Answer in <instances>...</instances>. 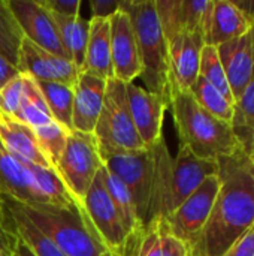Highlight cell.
Returning <instances> with one entry per match:
<instances>
[{
	"instance_id": "cell-1",
	"label": "cell",
	"mask_w": 254,
	"mask_h": 256,
	"mask_svg": "<svg viewBox=\"0 0 254 256\" xmlns=\"http://www.w3.org/2000/svg\"><path fill=\"white\" fill-rule=\"evenodd\" d=\"M220 190L190 256H225L254 225V170L244 152L219 160Z\"/></svg>"
},
{
	"instance_id": "cell-2",
	"label": "cell",
	"mask_w": 254,
	"mask_h": 256,
	"mask_svg": "<svg viewBox=\"0 0 254 256\" xmlns=\"http://www.w3.org/2000/svg\"><path fill=\"white\" fill-rule=\"evenodd\" d=\"M103 164L127 188L144 231L169 214L172 158L163 138L151 147L112 156Z\"/></svg>"
},
{
	"instance_id": "cell-3",
	"label": "cell",
	"mask_w": 254,
	"mask_h": 256,
	"mask_svg": "<svg viewBox=\"0 0 254 256\" xmlns=\"http://www.w3.org/2000/svg\"><path fill=\"white\" fill-rule=\"evenodd\" d=\"M169 110L180 146L190 150L196 158L219 162L243 150L234 128L204 110L190 92L172 90L169 93Z\"/></svg>"
},
{
	"instance_id": "cell-4",
	"label": "cell",
	"mask_w": 254,
	"mask_h": 256,
	"mask_svg": "<svg viewBox=\"0 0 254 256\" xmlns=\"http://www.w3.org/2000/svg\"><path fill=\"white\" fill-rule=\"evenodd\" d=\"M12 201L16 208L48 236L66 256H118L111 254L97 240L81 206L61 207Z\"/></svg>"
},
{
	"instance_id": "cell-5",
	"label": "cell",
	"mask_w": 254,
	"mask_h": 256,
	"mask_svg": "<svg viewBox=\"0 0 254 256\" xmlns=\"http://www.w3.org/2000/svg\"><path fill=\"white\" fill-rule=\"evenodd\" d=\"M120 8L127 12L138 42L147 90L169 102V48L163 34L154 0H121Z\"/></svg>"
},
{
	"instance_id": "cell-6",
	"label": "cell",
	"mask_w": 254,
	"mask_h": 256,
	"mask_svg": "<svg viewBox=\"0 0 254 256\" xmlns=\"http://www.w3.org/2000/svg\"><path fill=\"white\" fill-rule=\"evenodd\" d=\"M0 194L22 204L79 206L55 171L10 154L0 144Z\"/></svg>"
},
{
	"instance_id": "cell-7",
	"label": "cell",
	"mask_w": 254,
	"mask_h": 256,
	"mask_svg": "<svg viewBox=\"0 0 254 256\" xmlns=\"http://www.w3.org/2000/svg\"><path fill=\"white\" fill-rule=\"evenodd\" d=\"M93 135L103 162L117 154L145 148L129 110L126 84L115 78L106 82L103 108Z\"/></svg>"
},
{
	"instance_id": "cell-8",
	"label": "cell",
	"mask_w": 254,
	"mask_h": 256,
	"mask_svg": "<svg viewBox=\"0 0 254 256\" xmlns=\"http://www.w3.org/2000/svg\"><path fill=\"white\" fill-rule=\"evenodd\" d=\"M105 166L93 134L73 130L57 164V176L72 198L81 206L97 172Z\"/></svg>"
},
{
	"instance_id": "cell-9",
	"label": "cell",
	"mask_w": 254,
	"mask_h": 256,
	"mask_svg": "<svg viewBox=\"0 0 254 256\" xmlns=\"http://www.w3.org/2000/svg\"><path fill=\"white\" fill-rule=\"evenodd\" d=\"M103 170V168H102ZM102 170L93 180L81 208L97 240L114 255L135 256V246L129 242L115 206L106 190Z\"/></svg>"
},
{
	"instance_id": "cell-10",
	"label": "cell",
	"mask_w": 254,
	"mask_h": 256,
	"mask_svg": "<svg viewBox=\"0 0 254 256\" xmlns=\"http://www.w3.org/2000/svg\"><path fill=\"white\" fill-rule=\"evenodd\" d=\"M219 190V174L208 177L178 208L165 218L169 230L187 246L189 254L208 222Z\"/></svg>"
},
{
	"instance_id": "cell-11",
	"label": "cell",
	"mask_w": 254,
	"mask_h": 256,
	"mask_svg": "<svg viewBox=\"0 0 254 256\" xmlns=\"http://www.w3.org/2000/svg\"><path fill=\"white\" fill-rule=\"evenodd\" d=\"M205 46L202 30L183 32L168 42L169 48V93L190 92L199 76L201 54Z\"/></svg>"
},
{
	"instance_id": "cell-12",
	"label": "cell",
	"mask_w": 254,
	"mask_h": 256,
	"mask_svg": "<svg viewBox=\"0 0 254 256\" xmlns=\"http://www.w3.org/2000/svg\"><path fill=\"white\" fill-rule=\"evenodd\" d=\"M12 14L15 15L22 34L34 45L45 51L70 60L64 51L52 15L42 8L37 0H7Z\"/></svg>"
},
{
	"instance_id": "cell-13",
	"label": "cell",
	"mask_w": 254,
	"mask_h": 256,
	"mask_svg": "<svg viewBox=\"0 0 254 256\" xmlns=\"http://www.w3.org/2000/svg\"><path fill=\"white\" fill-rule=\"evenodd\" d=\"M126 88L129 110L138 135L144 147H151L163 138L162 128L169 102L165 98L136 86L135 82L126 84Z\"/></svg>"
},
{
	"instance_id": "cell-14",
	"label": "cell",
	"mask_w": 254,
	"mask_h": 256,
	"mask_svg": "<svg viewBox=\"0 0 254 256\" xmlns=\"http://www.w3.org/2000/svg\"><path fill=\"white\" fill-rule=\"evenodd\" d=\"M111 56L115 80L130 84L141 76L142 64L136 36L127 12L121 8L111 16Z\"/></svg>"
},
{
	"instance_id": "cell-15",
	"label": "cell",
	"mask_w": 254,
	"mask_h": 256,
	"mask_svg": "<svg viewBox=\"0 0 254 256\" xmlns=\"http://www.w3.org/2000/svg\"><path fill=\"white\" fill-rule=\"evenodd\" d=\"M16 68L21 74H27L36 81L61 82L69 86H75L78 75L81 74L70 60L54 56L25 38L21 44Z\"/></svg>"
},
{
	"instance_id": "cell-16",
	"label": "cell",
	"mask_w": 254,
	"mask_h": 256,
	"mask_svg": "<svg viewBox=\"0 0 254 256\" xmlns=\"http://www.w3.org/2000/svg\"><path fill=\"white\" fill-rule=\"evenodd\" d=\"M217 174L219 162L199 159L190 150L180 146L178 154L175 156V159H172L169 214L175 208H178L208 177Z\"/></svg>"
},
{
	"instance_id": "cell-17",
	"label": "cell",
	"mask_w": 254,
	"mask_h": 256,
	"mask_svg": "<svg viewBox=\"0 0 254 256\" xmlns=\"http://www.w3.org/2000/svg\"><path fill=\"white\" fill-rule=\"evenodd\" d=\"M216 48L237 104L254 74V27Z\"/></svg>"
},
{
	"instance_id": "cell-18",
	"label": "cell",
	"mask_w": 254,
	"mask_h": 256,
	"mask_svg": "<svg viewBox=\"0 0 254 256\" xmlns=\"http://www.w3.org/2000/svg\"><path fill=\"white\" fill-rule=\"evenodd\" d=\"M106 82L102 78L81 72L73 86V111L72 126L73 130L82 134H93L100 117Z\"/></svg>"
},
{
	"instance_id": "cell-19",
	"label": "cell",
	"mask_w": 254,
	"mask_h": 256,
	"mask_svg": "<svg viewBox=\"0 0 254 256\" xmlns=\"http://www.w3.org/2000/svg\"><path fill=\"white\" fill-rule=\"evenodd\" d=\"M250 28L232 0H213L204 22L205 45L219 46L246 34Z\"/></svg>"
},
{
	"instance_id": "cell-20",
	"label": "cell",
	"mask_w": 254,
	"mask_h": 256,
	"mask_svg": "<svg viewBox=\"0 0 254 256\" xmlns=\"http://www.w3.org/2000/svg\"><path fill=\"white\" fill-rule=\"evenodd\" d=\"M0 144L13 156H18L43 170H52V165L43 154L34 132L16 118L0 114Z\"/></svg>"
},
{
	"instance_id": "cell-21",
	"label": "cell",
	"mask_w": 254,
	"mask_h": 256,
	"mask_svg": "<svg viewBox=\"0 0 254 256\" xmlns=\"http://www.w3.org/2000/svg\"><path fill=\"white\" fill-rule=\"evenodd\" d=\"M81 72L102 78L105 81L114 78L111 56V20H90L85 60Z\"/></svg>"
},
{
	"instance_id": "cell-22",
	"label": "cell",
	"mask_w": 254,
	"mask_h": 256,
	"mask_svg": "<svg viewBox=\"0 0 254 256\" xmlns=\"http://www.w3.org/2000/svg\"><path fill=\"white\" fill-rule=\"evenodd\" d=\"M102 172H103V182H105L106 190H108V194H109V196L115 206V210H117L118 218L121 220L123 230H124L129 242L132 243V246H135V249H136V244L141 240L144 230H142V225L139 222L135 202H133L127 188L124 186V183L117 176L109 172L105 166H103Z\"/></svg>"
},
{
	"instance_id": "cell-23",
	"label": "cell",
	"mask_w": 254,
	"mask_h": 256,
	"mask_svg": "<svg viewBox=\"0 0 254 256\" xmlns=\"http://www.w3.org/2000/svg\"><path fill=\"white\" fill-rule=\"evenodd\" d=\"M4 208L9 214V220L18 237L24 242V244L30 249V252L34 256H66L58 246L45 236L30 219H27L13 204V201L9 196L1 195Z\"/></svg>"
},
{
	"instance_id": "cell-24",
	"label": "cell",
	"mask_w": 254,
	"mask_h": 256,
	"mask_svg": "<svg viewBox=\"0 0 254 256\" xmlns=\"http://www.w3.org/2000/svg\"><path fill=\"white\" fill-rule=\"evenodd\" d=\"M135 256H190L187 246L172 234L166 219L148 226L136 244Z\"/></svg>"
},
{
	"instance_id": "cell-25",
	"label": "cell",
	"mask_w": 254,
	"mask_h": 256,
	"mask_svg": "<svg viewBox=\"0 0 254 256\" xmlns=\"http://www.w3.org/2000/svg\"><path fill=\"white\" fill-rule=\"evenodd\" d=\"M49 14L54 18L61 45L64 51L67 52L70 62L79 70H82L85 51H87V42H88V33H90V20H85L81 15L73 16V18H64L52 12Z\"/></svg>"
},
{
	"instance_id": "cell-26",
	"label": "cell",
	"mask_w": 254,
	"mask_h": 256,
	"mask_svg": "<svg viewBox=\"0 0 254 256\" xmlns=\"http://www.w3.org/2000/svg\"><path fill=\"white\" fill-rule=\"evenodd\" d=\"M37 87L48 105L52 118L66 130L73 132L72 111H73V86L61 82L36 81Z\"/></svg>"
},
{
	"instance_id": "cell-27",
	"label": "cell",
	"mask_w": 254,
	"mask_h": 256,
	"mask_svg": "<svg viewBox=\"0 0 254 256\" xmlns=\"http://www.w3.org/2000/svg\"><path fill=\"white\" fill-rule=\"evenodd\" d=\"M190 93L204 110H207L210 114H213L219 120L232 126L234 118H235V105L229 102L210 82H207L201 75L198 76L196 82L190 88Z\"/></svg>"
},
{
	"instance_id": "cell-28",
	"label": "cell",
	"mask_w": 254,
	"mask_h": 256,
	"mask_svg": "<svg viewBox=\"0 0 254 256\" xmlns=\"http://www.w3.org/2000/svg\"><path fill=\"white\" fill-rule=\"evenodd\" d=\"M22 40V30L9 8V2L0 0V56L16 66Z\"/></svg>"
},
{
	"instance_id": "cell-29",
	"label": "cell",
	"mask_w": 254,
	"mask_h": 256,
	"mask_svg": "<svg viewBox=\"0 0 254 256\" xmlns=\"http://www.w3.org/2000/svg\"><path fill=\"white\" fill-rule=\"evenodd\" d=\"M15 118L18 122L27 124L31 130L54 122V118L48 110V105H46L39 87H37V82L31 76L28 81L27 93L21 102V106H19Z\"/></svg>"
},
{
	"instance_id": "cell-30",
	"label": "cell",
	"mask_w": 254,
	"mask_h": 256,
	"mask_svg": "<svg viewBox=\"0 0 254 256\" xmlns=\"http://www.w3.org/2000/svg\"><path fill=\"white\" fill-rule=\"evenodd\" d=\"M199 75L210 82L214 88H217L229 102L235 105V99L232 96L228 76L225 74V69L222 66L217 48L213 45H205L201 54V64H199Z\"/></svg>"
},
{
	"instance_id": "cell-31",
	"label": "cell",
	"mask_w": 254,
	"mask_h": 256,
	"mask_svg": "<svg viewBox=\"0 0 254 256\" xmlns=\"http://www.w3.org/2000/svg\"><path fill=\"white\" fill-rule=\"evenodd\" d=\"M33 132L37 138V142H39L43 154L46 156V159L49 160V164L52 165V168L55 171L70 132L66 130L63 126H60L55 120L45 126L34 129Z\"/></svg>"
},
{
	"instance_id": "cell-32",
	"label": "cell",
	"mask_w": 254,
	"mask_h": 256,
	"mask_svg": "<svg viewBox=\"0 0 254 256\" xmlns=\"http://www.w3.org/2000/svg\"><path fill=\"white\" fill-rule=\"evenodd\" d=\"M232 128L237 136L254 134V74L235 104V118Z\"/></svg>"
},
{
	"instance_id": "cell-33",
	"label": "cell",
	"mask_w": 254,
	"mask_h": 256,
	"mask_svg": "<svg viewBox=\"0 0 254 256\" xmlns=\"http://www.w3.org/2000/svg\"><path fill=\"white\" fill-rule=\"evenodd\" d=\"M30 75L19 74L0 90V114L15 118L27 93Z\"/></svg>"
},
{
	"instance_id": "cell-34",
	"label": "cell",
	"mask_w": 254,
	"mask_h": 256,
	"mask_svg": "<svg viewBox=\"0 0 254 256\" xmlns=\"http://www.w3.org/2000/svg\"><path fill=\"white\" fill-rule=\"evenodd\" d=\"M157 16L166 40H172L177 34L184 32L181 0H154Z\"/></svg>"
},
{
	"instance_id": "cell-35",
	"label": "cell",
	"mask_w": 254,
	"mask_h": 256,
	"mask_svg": "<svg viewBox=\"0 0 254 256\" xmlns=\"http://www.w3.org/2000/svg\"><path fill=\"white\" fill-rule=\"evenodd\" d=\"M37 3L46 10L64 18L78 16L81 9V0H37Z\"/></svg>"
},
{
	"instance_id": "cell-36",
	"label": "cell",
	"mask_w": 254,
	"mask_h": 256,
	"mask_svg": "<svg viewBox=\"0 0 254 256\" xmlns=\"http://www.w3.org/2000/svg\"><path fill=\"white\" fill-rule=\"evenodd\" d=\"M225 256H254V225L228 249Z\"/></svg>"
},
{
	"instance_id": "cell-37",
	"label": "cell",
	"mask_w": 254,
	"mask_h": 256,
	"mask_svg": "<svg viewBox=\"0 0 254 256\" xmlns=\"http://www.w3.org/2000/svg\"><path fill=\"white\" fill-rule=\"evenodd\" d=\"M120 3L121 0H91V18L111 20V16L120 10Z\"/></svg>"
},
{
	"instance_id": "cell-38",
	"label": "cell",
	"mask_w": 254,
	"mask_h": 256,
	"mask_svg": "<svg viewBox=\"0 0 254 256\" xmlns=\"http://www.w3.org/2000/svg\"><path fill=\"white\" fill-rule=\"evenodd\" d=\"M18 238L19 237L12 228L10 220L7 226H0V256H12Z\"/></svg>"
},
{
	"instance_id": "cell-39",
	"label": "cell",
	"mask_w": 254,
	"mask_h": 256,
	"mask_svg": "<svg viewBox=\"0 0 254 256\" xmlns=\"http://www.w3.org/2000/svg\"><path fill=\"white\" fill-rule=\"evenodd\" d=\"M21 72L18 70L16 66L10 64L4 57L0 56V90L15 76H18Z\"/></svg>"
},
{
	"instance_id": "cell-40",
	"label": "cell",
	"mask_w": 254,
	"mask_h": 256,
	"mask_svg": "<svg viewBox=\"0 0 254 256\" xmlns=\"http://www.w3.org/2000/svg\"><path fill=\"white\" fill-rule=\"evenodd\" d=\"M232 2L240 9L243 16L247 20L250 27H254V0H232Z\"/></svg>"
},
{
	"instance_id": "cell-41",
	"label": "cell",
	"mask_w": 254,
	"mask_h": 256,
	"mask_svg": "<svg viewBox=\"0 0 254 256\" xmlns=\"http://www.w3.org/2000/svg\"><path fill=\"white\" fill-rule=\"evenodd\" d=\"M241 146H243V148H244V152H246V154H247V158H249L254 170V134L250 135L249 138H246L244 141H241Z\"/></svg>"
},
{
	"instance_id": "cell-42",
	"label": "cell",
	"mask_w": 254,
	"mask_h": 256,
	"mask_svg": "<svg viewBox=\"0 0 254 256\" xmlns=\"http://www.w3.org/2000/svg\"><path fill=\"white\" fill-rule=\"evenodd\" d=\"M12 256H34L31 252H30V249L24 244V242L21 240V238H18V242H16V246H15V249H13V254Z\"/></svg>"
},
{
	"instance_id": "cell-43",
	"label": "cell",
	"mask_w": 254,
	"mask_h": 256,
	"mask_svg": "<svg viewBox=\"0 0 254 256\" xmlns=\"http://www.w3.org/2000/svg\"><path fill=\"white\" fill-rule=\"evenodd\" d=\"M7 225H9V216H7V212L4 208L1 194H0V226H7Z\"/></svg>"
}]
</instances>
